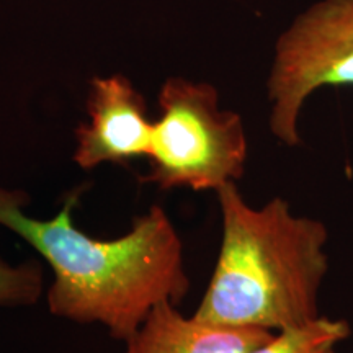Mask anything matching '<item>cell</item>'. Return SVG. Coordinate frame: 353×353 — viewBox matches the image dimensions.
<instances>
[{
  "mask_svg": "<svg viewBox=\"0 0 353 353\" xmlns=\"http://www.w3.org/2000/svg\"><path fill=\"white\" fill-rule=\"evenodd\" d=\"M77 201L79 192H74L52 218L39 219L26 213L30 196L25 192L0 187V226L50 265L46 301L52 316L100 324L113 339L126 342L154 307L179 304L187 296L182 239L159 205L136 216L120 237H92L74 221Z\"/></svg>",
  "mask_w": 353,
  "mask_h": 353,
  "instance_id": "cell-1",
  "label": "cell"
},
{
  "mask_svg": "<svg viewBox=\"0 0 353 353\" xmlns=\"http://www.w3.org/2000/svg\"><path fill=\"white\" fill-rule=\"evenodd\" d=\"M214 193L223 236L193 316L214 325L275 334L319 319V291L329 270L327 226L296 216L283 198L255 208L236 182Z\"/></svg>",
  "mask_w": 353,
  "mask_h": 353,
  "instance_id": "cell-2",
  "label": "cell"
},
{
  "mask_svg": "<svg viewBox=\"0 0 353 353\" xmlns=\"http://www.w3.org/2000/svg\"><path fill=\"white\" fill-rule=\"evenodd\" d=\"M144 182L161 190L218 192L245 172L247 134L237 113L219 107L206 82L172 77L162 83Z\"/></svg>",
  "mask_w": 353,
  "mask_h": 353,
  "instance_id": "cell-3",
  "label": "cell"
},
{
  "mask_svg": "<svg viewBox=\"0 0 353 353\" xmlns=\"http://www.w3.org/2000/svg\"><path fill=\"white\" fill-rule=\"evenodd\" d=\"M353 85V0H321L278 39L268 77L270 130L294 148L299 114L322 87Z\"/></svg>",
  "mask_w": 353,
  "mask_h": 353,
  "instance_id": "cell-4",
  "label": "cell"
},
{
  "mask_svg": "<svg viewBox=\"0 0 353 353\" xmlns=\"http://www.w3.org/2000/svg\"><path fill=\"white\" fill-rule=\"evenodd\" d=\"M88 121L76 131L74 162L83 170L103 164L125 165L148 157L154 123L144 97L125 76L95 77L87 99Z\"/></svg>",
  "mask_w": 353,
  "mask_h": 353,
  "instance_id": "cell-5",
  "label": "cell"
},
{
  "mask_svg": "<svg viewBox=\"0 0 353 353\" xmlns=\"http://www.w3.org/2000/svg\"><path fill=\"white\" fill-rule=\"evenodd\" d=\"M273 335L263 329L210 324L183 316L175 303H162L125 342V353H247Z\"/></svg>",
  "mask_w": 353,
  "mask_h": 353,
  "instance_id": "cell-6",
  "label": "cell"
},
{
  "mask_svg": "<svg viewBox=\"0 0 353 353\" xmlns=\"http://www.w3.org/2000/svg\"><path fill=\"white\" fill-rule=\"evenodd\" d=\"M348 335L350 327L345 321L319 317L304 327L278 332L263 345L247 353H325Z\"/></svg>",
  "mask_w": 353,
  "mask_h": 353,
  "instance_id": "cell-7",
  "label": "cell"
},
{
  "mask_svg": "<svg viewBox=\"0 0 353 353\" xmlns=\"http://www.w3.org/2000/svg\"><path fill=\"white\" fill-rule=\"evenodd\" d=\"M44 291L43 267L28 260L12 265L0 257V306H33Z\"/></svg>",
  "mask_w": 353,
  "mask_h": 353,
  "instance_id": "cell-8",
  "label": "cell"
},
{
  "mask_svg": "<svg viewBox=\"0 0 353 353\" xmlns=\"http://www.w3.org/2000/svg\"><path fill=\"white\" fill-rule=\"evenodd\" d=\"M325 353H335V352H334V348H332V350H329V352H325Z\"/></svg>",
  "mask_w": 353,
  "mask_h": 353,
  "instance_id": "cell-9",
  "label": "cell"
}]
</instances>
